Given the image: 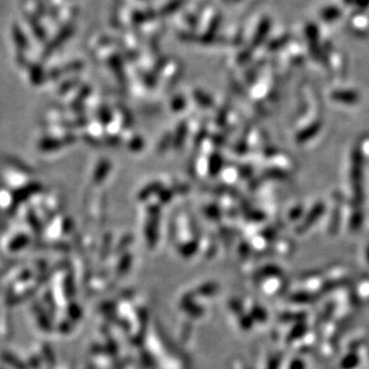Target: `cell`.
Instances as JSON below:
<instances>
[{
	"instance_id": "6da1fadb",
	"label": "cell",
	"mask_w": 369,
	"mask_h": 369,
	"mask_svg": "<svg viewBox=\"0 0 369 369\" xmlns=\"http://www.w3.org/2000/svg\"><path fill=\"white\" fill-rule=\"evenodd\" d=\"M351 184L353 192V215L350 221L352 231H356L363 223V202H364V162L359 150L352 154Z\"/></svg>"
},
{
	"instance_id": "7a4b0ae2",
	"label": "cell",
	"mask_w": 369,
	"mask_h": 369,
	"mask_svg": "<svg viewBox=\"0 0 369 369\" xmlns=\"http://www.w3.org/2000/svg\"><path fill=\"white\" fill-rule=\"evenodd\" d=\"M332 98L335 101H339L342 103H347V104H354L358 101V96L355 92H350V91H337L332 94Z\"/></svg>"
}]
</instances>
